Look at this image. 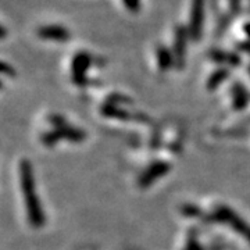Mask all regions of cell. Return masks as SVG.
Wrapping results in <instances>:
<instances>
[{"instance_id": "cell-1", "label": "cell", "mask_w": 250, "mask_h": 250, "mask_svg": "<svg viewBox=\"0 0 250 250\" xmlns=\"http://www.w3.org/2000/svg\"><path fill=\"white\" fill-rule=\"evenodd\" d=\"M20 174V185L21 192L25 199V208H27L28 223L32 228H42L45 225V215L42 211V206L39 203V197L36 193L35 177L32 171V164L28 159L20 160L18 166Z\"/></svg>"}, {"instance_id": "cell-2", "label": "cell", "mask_w": 250, "mask_h": 250, "mask_svg": "<svg viewBox=\"0 0 250 250\" xmlns=\"http://www.w3.org/2000/svg\"><path fill=\"white\" fill-rule=\"evenodd\" d=\"M213 218L217 223L229 225L235 232L239 233L242 238H245L250 243V225L241 218V215L236 214L232 208L225 205H218L213 211Z\"/></svg>"}, {"instance_id": "cell-3", "label": "cell", "mask_w": 250, "mask_h": 250, "mask_svg": "<svg viewBox=\"0 0 250 250\" xmlns=\"http://www.w3.org/2000/svg\"><path fill=\"white\" fill-rule=\"evenodd\" d=\"M203 24H205V0H192L188 32L193 41H197L202 36Z\"/></svg>"}, {"instance_id": "cell-4", "label": "cell", "mask_w": 250, "mask_h": 250, "mask_svg": "<svg viewBox=\"0 0 250 250\" xmlns=\"http://www.w3.org/2000/svg\"><path fill=\"white\" fill-rule=\"evenodd\" d=\"M49 121H50V124L53 125V128L59 132V135L62 138H65V139H68L71 142H82L86 138V134L82 129H78L75 126L67 124V121L59 114H52L49 117Z\"/></svg>"}, {"instance_id": "cell-5", "label": "cell", "mask_w": 250, "mask_h": 250, "mask_svg": "<svg viewBox=\"0 0 250 250\" xmlns=\"http://www.w3.org/2000/svg\"><path fill=\"white\" fill-rule=\"evenodd\" d=\"M170 170V163H166V161H154V163H152V164L141 174L138 184H139V187L143 188V189L150 187L153 182H156V181L159 178H161L163 175H166Z\"/></svg>"}, {"instance_id": "cell-6", "label": "cell", "mask_w": 250, "mask_h": 250, "mask_svg": "<svg viewBox=\"0 0 250 250\" xmlns=\"http://www.w3.org/2000/svg\"><path fill=\"white\" fill-rule=\"evenodd\" d=\"M90 65V57L89 54L81 53L75 54L74 60L71 62V75L72 81L77 83V85H83L85 81H86V71Z\"/></svg>"}, {"instance_id": "cell-7", "label": "cell", "mask_w": 250, "mask_h": 250, "mask_svg": "<svg viewBox=\"0 0 250 250\" xmlns=\"http://www.w3.org/2000/svg\"><path fill=\"white\" fill-rule=\"evenodd\" d=\"M188 31L184 27H178L175 29V38H174V62L177 68H182L185 64V53H187V41Z\"/></svg>"}, {"instance_id": "cell-8", "label": "cell", "mask_w": 250, "mask_h": 250, "mask_svg": "<svg viewBox=\"0 0 250 250\" xmlns=\"http://www.w3.org/2000/svg\"><path fill=\"white\" fill-rule=\"evenodd\" d=\"M36 34L41 39L53 41V42H65L70 39L68 29L60 27V25H43V27L38 28Z\"/></svg>"}, {"instance_id": "cell-9", "label": "cell", "mask_w": 250, "mask_h": 250, "mask_svg": "<svg viewBox=\"0 0 250 250\" xmlns=\"http://www.w3.org/2000/svg\"><path fill=\"white\" fill-rule=\"evenodd\" d=\"M249 104V95L239 82L232 86V106L235 110H243Z\"/></svg>"}, {"instance_id": "cell-10", "label": "cell", "mask_w": 250, "mask_h": 250, "mask_svg": "<svg viewBox=\"0 0 250 250\" xmlns=\"http://www.w3.org/2000/svg\"><path fill=\"white\" fill-rule=\"evenodd\" d=\"M210 57L217 62L218 64H224V65H231V67H236L239 62H241V59L236 56V54L227 53V52H223V50H211L210 52Z\"/></svg>"}, {"instance_id": "cell-11", "label": "cell", "mask_w": 250, "mask_h": 250, "mask_svg": "<svg viewBox=\"0 0 250 250\" xmlns=\"http://www.w3.org/2000/svg\"><path fill=\"white\" fill-rule=\"evenodd\" d=\"M156 57H157V64L161 71H168L174 62V56L170 50L164 46H159L156 50Z\"/></svg>"}, {"instance_id": "cell-12", "label": "cell", "mask_w": 250, "mask_h": 250, "mask_svg": "<svg viewBox=\"0 0 250 250\" xmlns=\"http://www.w3.org/2000/svg\"><path fill=\"white\" fill-rule=\"evenodd\" d=\"M102 114L110 117V118H117V120H128L129 118L128 111H125L124 108L117 107L116 104L111 103V102L102 106Z\"/></svg>"}, {"instance_id": "cell-13", "label": "cell", "mask_w": 250, "mask_h": 250, "mask_svg": "<svg viewBox=\"0 0 250 250\" xmlns=\"http://www.w3.org/2000/svg\"><path fill=\"white\" fill-rule=\"evenodd\" d=\"M228 75H229V71H228V68H225V67H223V68H220V70H217V71L213 72V74L210 75L208 81H207V89H217L223 82L227 81Z\"/></svg>"}, {"instance_id": "cell-14", "label": "cell", "mask_w": 250, "mask_h": 250, "mask_svg": "<svg viewBox=\"0 0 250 250\" xmlns=\"http://www.w3.org/2000/svg\"><path fill=\"white\" fill-rule=\"evenodd\" d=\"M60 139H62V136L59 135V132H57L56 129L50 131V132H46V134L42 135V138H41L42 143H43L45 146H49V147H50V146H54Z\"/></svg>"}, {"instance_id": "cell-15", "label": "cell", "mask_w": 250, "mask_h": 250, "mask_svg": "<svg viewBox=\"0 0 250 250\" xmlns=\"http://www.w3.org/2000/svg\"><path fill=\"white\" fill-rule=\"evenodd\" d=\"M125 4V7L128 10H131L132 13H136L138 10L141 9V0H123Z\"/></svg>"}, {"instance_id": "cell-16", "label": "cell", "mask_w": 250, "mask_h": 250, "mask_svg": "<svg viewBox=\"0 0 250 250\" xmlns=\"http://www.w3.org/2000/svg\"><path fill=\"white\" fill-rule=\"evenodd\" d=\"M182 213H184L185 215H189V217H193V215L200 214L196 207H195V206H192V205L185 206V207L182 208Z\"/></svg>"}, {"instance_id": "cell-17", "label": "cell", "mask_w": 250, "mask_h": 250, "mask_svg": "<svg viewBox=\"0 0 250 250\" xmlns=\"http://www.w3.org/2000/svg\"><path fill=\"white\" fill-rule=\"evenodd\" d=\"M1 72H3V75H14L16 74L7 62H1Z\"/></svg>"}, {"instance_id": "cell-18", "label": "cell", "mask_w": 250, "mask_h": 250, "mask_svg": "<svg viewBox=\"0 0 250 250\" xmlns=\"http://www.w3.org/2000/svg\"><path fill=\"white\" fill-rule=\"evenodd\" d=\"M188 250H202L197 245V242L195 241V238H190V241L188 242Z\"/></svg>"}, {"instance_id": "cell-19", "label": "cell", "mask_w": 250, "mask_h": 250, "mask_svg": "<svg viewBox=\"0 0 250 250\" xmlns=\"http://www.w3.org/2000/svg\"><path fill=\"white\" fill-rule=\"evenodd\" d=\"M243 31H245V34H248V36H249V39H250V22L245 24V27H243Z\"/></svg>"}, {"instance_id": "cell-20", "label": "cell", "mask_w": 250, "mask_h": 250, "mask_svg": "<svg viewBox=\"0 0 250 250\" xmlns=\"http://www.w3.org/2000/svg\"><path fill=\"white\" fill-rule=\"evenodd\" d=\"M249 72H250V65H249Z\"/></svg>"}]
</instances>
